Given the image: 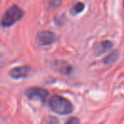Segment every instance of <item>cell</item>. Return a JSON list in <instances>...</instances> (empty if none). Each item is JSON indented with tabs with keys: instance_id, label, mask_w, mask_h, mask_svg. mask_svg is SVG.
Wrapping results in <instances>:
<instances>
[{
	"instance_id": "cell-5",
	"label": "cell",
	"mask_w": 124,
	"mask_h": 124,
	"mask_svg": "<svg viewBox=\"0 0 124 124\" xmlns=\"http://www.w3.org/2000/svg\"><path fill=\"white\" fill-rule=\"evenodd\" d=\"M31 73V68L27 66H21L14 67L9 71V76L13 79H22L26 78Z\"/></svg>"
},
{
	"instance_id": "cell-1",
	"label": "cell",
	"mask_w": 124,
	"mask_h": 124,
	"mask_svg": "<svg viewBox=\"0 0 124 124\" xmlns=\"http://www.w3.org/2000/svg\"><path fill=\"white\" fill-rule=\"evenodd\" d=\"M48 105L52 111L59 115H69L73 111V105L69 100L60 95H53L48 101Z\"/></svg>"
},
{
	"instance_id": "cell-12",
	"label": "cell",
	"mask_w": 124,
	"mask_h": 124,
	"mask_svg": "<svg viewBox=\"0 0 124 124\" xmlns=\"http://www.w3.org/2000/svg\"><path fill=\"white\" fill-rule=\"evenodd\" d=\"M48 4H49V7L56 8V7H58L60 4H61V2H60V1H50V2H48Z\"/></svg>"
},
{
	"instance_id": "cell-8",
	"label": "cell",
	"mask_w": 124,
	"mask_h": 124,
	"mask_svg": "<svg viewBox=\"0 0 124 124\" xmlns=\"http://www.w3.org/2000/svg\"><path fill=\"white\" fill-rule=\"evenodd\" d=\"M118 58H119V51L116 49L113 50V51H111L109 54H107L104 58L103 63L105 65H111L113 64L114 62L116 61Z\"/></svg>"
},
{
	"instance_id": "cell-9",
	"label": "cell",
	"mask_w": 124,
	"mask_h": 124,
	"mask_svg": "<svg viewBox=\"0 0 124 124\" xmlns=\"http://www.w3.org/2000/svg\"><path fill=\"white\" fill-rule=\"evenodd\" d=\"M85 9V4L83 2H78L76 4H74L71 8L70 9V13L72 16H77V15L80 14L81 12H83Z\"/></svg>"
},
{
	"instance_id": "cell-7",
	"label": "cell",
	"mask_w": 124,
	"mask_h": 124,
	"mask_svg": "<svg viewBox=\"0 0 124 124\" xmlns=\"http://www.w3.org/2000/svg\"><path fill=\"white\" fill-rule=\"evenodd\" d=\"M112 47H113V43L110 40H105L103 42H100L96 46V48L94 50V54L96 56H100L106 53L107 51H109Z\"/></svg>"
},
{
	"instance_id": "cell-4",
	"label": "cell",
	"mask_w": 124,
	"mask_h": 124,
	"mask_svg": "<svg viewBox=\"0 0 124 124\" xmlns=\"http://www.w3.org/2000/svg\"><path fill=\"white\" fill-rule=\"evenodd\" d=\"M36 40L39 46H48L56 43L58 37L51 31H41L37 35Z\"/></svg>"
},
{
	"instance_id": "cell-11",
	"label": "cell",
	"mask_w": 124,
	"mask_h": 124,
	"mask_svg": "<svg viewBox=\"0 0 124 124\" xmlns=\"http://www.w3.org/2000/svg\"><path fill=\"white\" fill-rule=\"evenodd\" d=\"M45 124H60L59 119L55 116H48L46 120Z\"/></svg>"
},
{
	"instance_id": "cell-2",
	"label": "cell",
	"mask_w": 124,
	"mask_h": 124,
	"mask_svg": "<svg viewBox=\"0 0 124 124\" xmlns=\"http://www.w3.org/2000/svg\"><path fill=\"white\" fill-rule=\"evenodd\" d=\"M24 16V10L17 4L10 6L6 9L1 19V26L3 27H9L19 21Z\"/></svg>"
},
{
	"instance_id": "cell-10",
	"label": "cell",
	"mask_w": 124,
	"mask_h": 124,
	"mask_svg": "<svg viewBox=\"0 0 124 124\" xmlns=\"http://www.w3.org/2000/svg\"><path fill=\"white\" fill-rule=\"evenodd\" d=\"M80 123H81V121H80V119L78 117L72 116V117H70L65 124H80Z\"/></svg>"
},
{
	"instance_id": "cell-6",
	"label": "cell",
	"mask_w": 124,
	"mask_h": 124,
	"mask_svg": "<svg viewBox=\"0 0 124 124\" xmlns=\"http://www.w3.org/2000/svg\"><path fill=\"white\" fill-rule=\"evenodd\" d=\"M53 67L56 71L63 75H69L72 71V67L65 60H54Z\"/></svg>"
},
{
	"instance_id": "cell-3",
	"label": "cell",
	"mask_w": 124,
	"mask_h": 124,
	"mask_svg": "<svg viewBox=\"0 0 124 124\" xmlns=\"http://www.w3.org/2000/svg\"><path fill=\"white\" fill-rule=\"evenodd\" d=\"M25 95L30 100L39 101L41 103H45L48 99V92L45 88L40 87H31L25 91Z\"/></svg>"
}]
</instances>
